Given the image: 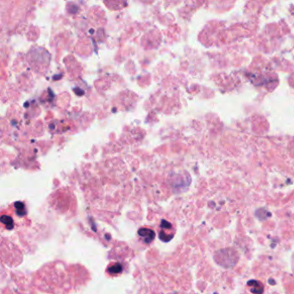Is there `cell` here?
I'll return each mask as SVG.
<instances>
[{
  "mask_svg": "<svg viewBox=\"0 0 294 294\" xmlns=\"http://www.w3.org/2000/svg\"><path fill=\"white\" fill-rule=\"evenodd\" d=\"M214 259L218 265L225 268H228L234 266L237 263L238 255L236 251L233 249H224L217 251L214 255Z\"/></svg>",
  "mask_w": 294,
  "mask_h": 294,
  "instance_id": "1",
  "label": "cell"
},
{
  "mask_svg": "<svg viewBox=\"0 0 294 294\" xmlns=\"http://www.w3.org/2000/svg\"><path fill=\"white\" fill-rule=\"evenodd\" d=\"M1 222L4 223L7 228L9 229H11V228H13V220H12V218H10V217H7V216H2V218H1Z\"/></svg>",
  "mask_w": 294,
  "mask_h": 294,
  "instance_id": "4",
  "label": "cell"
},
{
  "mask_svg": "<svg viewBox=\"0 0 294 294\" xmlns=\"http://www.w3.org/2000/svg\"><path fill=\"white\" fill-rule=\"evenodd\" d=\"M15 206H16V209H17V213H18V216L23 217V216H24V215L26 214L24 204H23V203L17 202V203L15 204Z\"/></svg>",
  "mask_w": 294,
  "mask_h": 294,
  "instance_id": "5",
  "label": "cell"
},
{
  "mask_svg": "<svg viewBox=\"0 0 294 294\" xmlns=\"http://www.w3.org/2000/svg\"><path fill=\"white\" fill-rule=\"evenodd\" d=\"M161 227L165 228H172V225L170 224V223H168V222L162 220L161 221Z\"/></svg>",
  "mask_w": 294,
  "mask_h": 294,
  "instance_id": "7",
  "label": "cell"
},
{
  "mask_svg": "<svg viewBox=\"0 0 294 294\" xmlns=\"http://www.w3.org/2000/svg\"><path fill=\"white\" fill-rule=\"evenodd\" d=\"M122 270H123V267L120 264H115L113 266H111L110 268H109V273H112V274H115V273H121Z\"/></svg>",
  "mask_w": 294,
  "mask_h": 294,
  "instance_id": "6",
  "label": "cell"
},
{
  "mask_svg": "<svg viewBox=\"0 0 294 294\" xmlns=\"http://www.w3.org/2000/svg\"><path fill=\"white\" fill-rule=\"evenodd\" d=\"M249 286L251 287V291L255 294H261L263 291V287L261 284L256 280H250L248 283Z\"/></svg>",
  "mask_w": 294,
  "mask_h": 294,
  "instance_id": "3",
  "label": "cell"
},
{
  "mask_svg": "<svg viewBox=\"0 0 294 294\" xmlns=\"http://www.w3.org/2000/svg\"><path fill=\"white\" fill-rule=\"evenodd\" d=\"M138 234L142 237L144 238V241H145L147 243H149V242H151L155 238V233L154 230L152 229H149V228H140L138 231Z\"/></svg>",
  "mask_w": 294,
  "mask_h": 294,
  "instance_id": "2",
  "label": "cell"
}]
</instances>
